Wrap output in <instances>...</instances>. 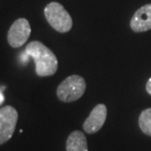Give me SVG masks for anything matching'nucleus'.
Instances as JSON below:
<instances>
[{"label": "nucleus", "mask_w": 151, "mask_h": 151, "mask_svg": "<svg viewBox=\"0 0 151 151\" xmlns=\"http://www.w3.org/2000/svg\"><path fill=\"white\" fill-rule=\"evenodd\" d=\"M66 151H89L85 134L80 131H74L66 140Z\"/></svg>", "instance_id": "6e6552de"}, {"label": "nucleus", "mask_w": 151, "mask_h": 151, "mask_svg": "<svg viewBox=\"0 0 151 151\" xmlns=\"http://www.w3.org/2000/svg\"><path fill=\"white\" fill-rule=\"evenodd\" d=\"M146 91L148 92V94L151 95V78L146 82Z\"/></svg>", "instance_id": "9d476101"}, {"label": "nucleus", "mask_w": 151, "mask_h": 151, "mask_svg": "<svg viewBox=\"0 0 151 151\" xmlns=\"http://www.w3.org/2000/svg\"><path fill=\"white\" fill-rule=\"evenodd\" d=\"M45 18L54 30L59 33H68L72 28V18L59 2H51L44 9Z\"/></svg>", "instance_id": "f03ea898"}, {"label": "nucleus", "mask_w": 151, "mask_h": 151, "mask_svg": "<svg viewBox=\"0 0 151 151\" xmlns=\"http://www.w3.org/2000/svg\"><path fill=\"white\" fill-rule=\"evenodd\" d=\"M31 34L30 24L27 19L20 18L16 20L9 28L7 40L13 48L22 47L27 42Z\"/></svg>", "instance_id": "39448f33"}, {"label": "nucleus", "mask_w": 151, "mask_h": 151, "mask_svg": "<svg viewBox=\"0 0 151 151\" xmlns=\"http://www.w3.org/2000/svg\"><path fill=\"white\" fill-rule=\"evenodd\" d=\"M3 102H4V95H3L2 91L0 90V105H1Z\"/></svg>", "instance_id": "9b49d317"}, {"label": "nucleus", "mask_w": 151, "mask_h": 151, "mask_svg": "<svg viewBox=\"0 0 151 151\" xmlns=\"http://www.w3.org/2000/svg\"><path fill=\"white\" fill-rule=\"evenodd\" d=\"M85 90V80L80 76L72 75L67 77L60 83L57 88V95L60 101L69 103L81 98Z\"/></svg>", "instance_id": "7ed1b4c3"}, {"label": "nucleus", "mask_w": 151, "mask_h": 151, "mask_svg": "<svg viewBox=\"0 0 151 151\" xmlns=\"http://www.w3.org/2000/svg\"><path fill=\"white\" fill-rule=\"evenodd\" d=\"M18 111L7 105L0 109V145L11 139L18 123Z\"/></svg>", "instance_id": "20e7f679"}, {"label": "nucleus", "mask_w": 151, "mask_h": 151, "mask_svg": "<svg viewBox=\"0 0 151 151\" xmlns=\"http://www.w3.org/2000/svg\"><path fill=\"white\" fill-rule=\"evenodd\" d=\"M24 52L35 62V72L39 77L53 76L58 71V59L50 48L40 41H31Z\"/></svg>", "instance_id": "f257e3e1"}, {"label": "nucleus", "mask_w": 151, "mask_h": 151, "mask_svg": "<svg viewBox=\"0 0 151 151\" xmlns=\"http://www.w3.org/2000/svg\"><path fill=\"white\" fill-rule=\"evenodd\" d=\"M139 126L144 134L151 136V108H147L140 113Z\"/></svg>", "instance_id": "1a4fd4ad"}, {"label": "nucleus", "mask_w": 151, "mask_h": 151, "mask_svg": "<svg viewBox=\"0 0 151 151\" xmlns=\"http://www.w3.org/2000/svg\"><path fill=\"white\" fill-rule=\"evenodd\" d=\"M131 28L136 33L151 30V4L143 5L137 9L130 22Z\"/></svg>", "instance_id": "0eeeda50"}, {"label": "nucleus", "mask_w": 151, "mask_h": 151, "mask_svg": "<svg viewBox=\"0 0 151 151\" xmlns=\"http://www.w3.org/2000/svg\"><path fill=\"white\" fill-rule=\"evenodd\" d=\"M107 115V108L104 104H98L93 109L91 114L86 119L83 128L87 133L93 134L99 131L105 123Z\"/></svg>", "instance_id": "423d86ee"}]
</instances>
